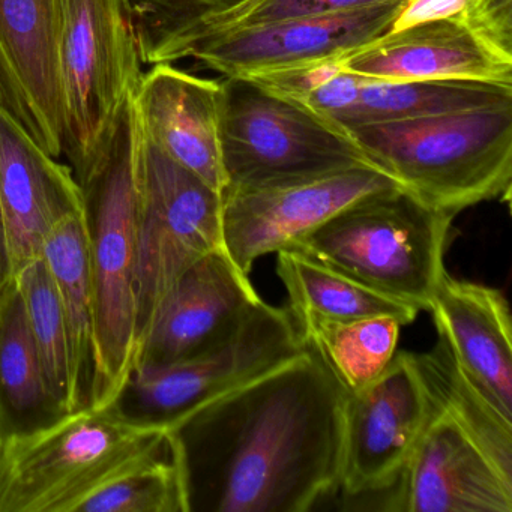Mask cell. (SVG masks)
Here are the masks:
<instances>
[{"label":"cell","instance_id":"obj_1","mask_svg":"<svg viewBox=\"0 0 512 512\" xmlns=\"http://www.w3.org/2000/svg\"><path fill=\"white\" fill-rule=\"evenodd\" d=\"M347 392L307 341L301 355L170 430L188 512H305L340 482Z\"/></svg>","mask_w":512,"mask_h":512},{"label":"cell","instance_id":"obj_2","mask_svg":"<svg viewBox=\"0 0 512 512\" xmlns=\"http://www.w3.org/2000/svg\"><path fill=\"white\" fill-rule=\"evenodd\" d=\"M346 133L374 167L440 211L457 215L511 194L512 104L355 125Z\"/></svg>","mask_w":512,"mask_h":512},{"label":"cell","instance_id":"obj_3","mask_svg":"<svg viewBox=\"0 0 512 512\" xmlns=\"http://www.w3.org/2000/svg\"><path fill=\"white\" fill-rule=\"evenodd\" d=\"M133 94L125 101L106 148L77 179L97 319L94 406H106L115 398L136 362L134 265L137 167L143 133Z\"/></svg>","mask_w":512,"mask_h":512},{"label":"cell","instance_id":"obj_4","mask_svg":"<svg viewBox=\"0 0 512 512\" xmlns=\"http://www.w3.org/2000/svg\"><path fill=\"white\" fill-rule=\"evenodd\" d=\"M454 217L403 188H392L341 209L290 250L368 289L428 310L446 272Z\"/></svg>","mask_w":512,"mask_h":512},{"label":"cell","instance_id":"obj_5","mask_svg":"<svg viewBox=\"0 0 512 512\" xmlns=\"http://www.w3.org/2000/svg\"><path fill=\"white\" fill-rule=\"evenodd\" d=\"M170 430L92 406L0 446V512H77L92 493L160 451Z\"/></svg>","mask_w":512,"mask_h":512},{"label":"cell","instance_id":"obj_6","mask_svg":"<svg viewBox=\"0 0 512 512\" xmlns=\"http://www.w3.org/2000/svg\"><path fill=\"white\" fill-rule=\"evenodd\" d=\"M64 155L82 178L142 76L130 0H58Z\"/></svg>","mask_w":512,"mask_h":512},{"label":"cell","instance_id":"obj_7","mask_svg":"<svg viewBox=\"0 0 512 512\" xmlns=\"http://www.w3.org/2000/svg\"><path fill=\"white\" fill-rule=\"evenodd\" d=\"M307 347L289 308L262 298L223 340L164 365H136L106 406L140 427L172 430L214 398L292 361Z\"/></svg>","mask_w":512,"mask_h":512},{"label":"cell","instance_id":"obj_8","mask_svg":"<svg viewBox=\"0 0 512 512\" xmlns=\"http://www.w3.org/2000/svg\"><path fill=\"white\" fill-rule=\"evenodd\" d=\"M220 140L224 191L371 164L343 128L244 77L221 80Z\"/></svg>","mask_w":512,"mask_h":512},{"label":"cell","instance_id":"obj_9","mask_svg":"<svg viewBox=\"0 0 512 512\" xmlns=\"http://www.w3.org/2000/svg\"><path fill=\"white\" fill-rule=\"evenodd\" d=\"M221 214L223 194L167 157L143 134L137 167L136 356L176 281L197 260L223 245Z\"/></svg>","mask_w":512,"mask_h":512},{"label":"cell","instance_id":"obj_10","mask_svg":"<svg viewBox=\"0 0 512 512\" xmlns=\"http://www.w3.org/2000/svg\"><path fill=\"white\" fill-rule=\"evenodd\" d=\"M379 80H470L512 86L511 0H482L445 19L389 31L341 56Z\"/></svg>","mask_w":512,"mask_h":512},{"label":"cell","instance_id":"obj_11","mask_svg":"<svg viewBox=\"0 0 512 512\" xmlns=\"http://www.w3.org/2000/svg\"><path fill=\"white\" fill-rule=\"evenodd\" d=\"M398 187L377 167L358 164L311 178L223 191L224 248L250 275L259 257L290 250L346 206Z\"/></svg>","mask_w":512,"mask_h":512},{"label":"cell","instance_id":"obj_12","mask_svg":"<svg viewBox=\"0 0 512 512\" xmlns=\"http://www.w3.org/2000/svg\"><path fill=\"white\" fill-rule=\"evenodd\" d=\"M428 416L413 353L395 352L364 388L347 394L338 488L349 497L386 493L412 454Z\"/></svg>","mask_w":512,"mask_h":512},{"label":"cell","instance_id":"obj_13","mask_svg":"<svg viewBox=\"0 0 512 512\" xmlns=\"http://www.w3.org/2000/svg\"><path fill=\"white\" fill-rule=\"evenodd\" d=\"M404 0L292 17L233 29L191 47L187 58L223 77H250L265 71L331 58L391 31Z\"/></svg>","mask_w":512,"mask_h":512},{"label":"cell","instance_id":"obj_14","mask_svg":"<svg viewBox=\"0 0 512 512\" xmlns=\"http://www.w3.org/2000/svg\"><path fill=\"white\" fill-rule=\"evenodd\" d=\"M386 491V511L512 512V478L430 401L421 436Z\"/></svg>","mask_w":512,"mask_h":512},{"label":"cell","instance_id":"obj_15","mask_svg":"<svg viewBox=\"0 0 512 512\" xmlns=\"http://www.w3.org/2000/svg\"><path fill=\"white\" fill-rule=\"evenodd\" d=\"M0 101L47 154L64 155L58 0H0Z\"/></svg>","mask_w":512,"mask_h":512},{"label":"cell","instance_id":"obj_16","mask_svg":"<svg viewBox=\"0 0 512 512\" xmlns=\"http://www.w3.org/2000/svg\"><path fill=\"white\" fill-rule=\"evenodd\" d=\"M259 299L250 277L224 245L209 251L161 302L134 367L172 364L209 349L230 334Z\"/></svg>","mask_w":512,"mask_h":512},{"label":"cell","instance_id":"obj_17","mask_svg":"<svg viewBox=\"0 0 512 512\" xmlns=\"http://www.w3.org/2000/svg\"><path fill=\"white\" fill-rule=\"evenodd\" d=\"M0 205L7 224L14 278L43 256L53 229L83 214L73 170L47 154L0 101Z\"/></svg>","mask_w":512,"mask_h":512},{"label":"cell","instance_id":"obj_18","mask_svg":"<svg viewBox=\"0 0 512 512\" xmlns=\"http://www.w3.org/2000/svg\"><path fill=\"white\" fill-rule=\"evenodd\" d=\"M143 134L167 157L223 194L221 80L194 76L175 64L151 65L133 94Z\"/></svg>","mask_w":512,"mask_h":512},{"label":"cell","instance_id":"obj_19","mask_svg":"<svg viewBox=\"0 0 512 512\" xmlns=\"http://www.w3.org/2000/svg\"><path fill=\"white\" fill-rule=\"evenodd\" d=\"M428 311L461 370L512 418L511 310L503 293L445 272Z\"/></svg>","mask_w":512,"mask_h":512},{"label":"cell","instance_id":"obj_20","mask_svg":"<svg viewBox=\"0 0 512 512\" xmlns=\"http://www.w3.org/2000/svg\"><path fill=\"white\" fill-rule=\"evenodd\" d=\"M53 392L16 280L0 295V446L70 415Z\"/></svg>","mask_w":512,"mask_h":512},{"label":"cell","instance_id":"obj_21","mask_svg":"<svg viewBox=\"0 0 512 512\" xmlns=\"http://www.w3.org/2000/svg\"><path fill=\"white\" fill-rule=\"evenodd\" d=\"M43 259L61 296L77 412L94 406L98 379L97 319L83 214L68 217L50 232Z\"/></svg>","mask_w":512,"mask_h":512},{"label":"cell","instance_id":"obj_22","mask_svg":"<svg viewBox=\"0 0 512 512\" xmlns=\"http://www.w3.org/2000/svg\"><path fill=\"white\" fill-rule=\"evenodd\" d=\"M277 272L299 329L314 322H347L389 316L409 325L419 310L382 295L296 250L278 251Z\"/></svg>","mask_w":512,"mask_h":512},{"label":"cell","instance_id":"obj_23","mask_svg":"<svg viewBox=\"0 0 512 512\" xmlns=\"http://www.w3.org/2000/svg\"><path fill=\"white\" fill-rule=\"evenodd\" d=\"M512 104V86L470 80H379L362 77L355 103L338 118L343 128L425 118Z\"/></svg>","mask_w":512,"mask_h":512},{"label":"cell","instance_id":"obj_24","mask_svg":"<svg viewBox=\"0 0 512 512\" xmlns=\"http://www.w3.org/2000/svg\"><path fill=\"white\" fill-rule=\"evenodd\" d=\"M413 359L427 400L460 424L512 478V418L461 370L442 338L428 352L413 353Z\"/></svg>","mask_w":512,"mask_h":512},{"label":"cell","instance_id":"obj_25","mask_svg":"<svg viewBox=\"0 0 512 512\" xmlns=\"http://www.w3.org/2000/svg\"><path fill=\"white\" fill-rule=\"evenodd\" d=\"M401 323L379 316L302 326V337L322 356L347 394L373 382L394 358Z\"/></svg>","mask_w":512,"mask_h":512},{"label":"cell","instance_id":"obj_26","mask_svg":"<svg viewBox=\"0 0 512 512\" xmlns=\"http://www.w3.org/2000/svg\"><path fill=\"white\" fill-rule=\"evenodd\" d=\"M77 512H188L184 470L172 433L160 451L98 488Z\"/></svg>","mask_w":512,"mask_h":512},{"label":"cell","instance_id":"obj_27","mask_svg":"<svg viewBox=\"0 0 512 512\" xmlns=\"http://www.w3.org/2000/svg\"><path fill=\"white\" fill-rule=\"evenodd\" d=\"M25 301L32 337L37 344L53 392L73 412L70 347L61 296L43 256L14 278Z\"/></svg>","mask_w":512,"mask_h":512},{"label":"cell","instance_id":"obj_28","mask_svg":"<svg viewBox=\"0 0 512 512\" xmlns=\"http://www.w3.org/2000/svg\"><path fill=\"white\" fill-rule=\"evenodd\" d=\"M142 65L176 64L199 29L245 0H130Z\"/></svg>","mask_w":512,"mask_h":512},{"label":"cell","instance_id":"obj_29","mask_svg":"<svg viewBox=\"0 0 512 512\" xmlns=\"http://www.w3.org/2000/svg\"><path fill=\"white\" fill-rule=\"evenodd\" d=\"M376 2H382V0H245L238 7L209 19L191 41L185 52V59L194 44L233 29L278 22V20L292 19V17L352 10V8L364 7Z\"/></svg>","mask_w":512,"mask_h":512},{"label":"cell","instance_id":"obj_30","mask_svg":"<svg viewBox=\"0 0 512 512\" xmlns=\"http://www.w3.org/2000/svg\"><path fill=\"white\" fill-rule=\"evenodd\" d=\"M341 56L265 71L250 77V80L271 94L301 104L316 89L343 71Z\"/></svg>","mask_w":512,"mask_h":512},{"label":"cell","instance_id":"obj_31","mask_svg":"<svg viewBox=\"0 0 512 512\" xmlns=\"http://www.w3.org/2000/svg\"><path fill=\"white\" fill-rule=\"evenodd\" d=\"M479 2L482 0H404L391 31H400L428 20L455 16Z\"/></svg>","mask_w":512,"mask_h":512},{"label":"cell","instance_id":"obj_32","mask_svg":"<svg viewBox=\"0 0 512 512\" xmlns=\"http://www.w3.org/2000/svg\"><path fill=\"white\" fill-rule=\"evenodd\" d=\"M14 281V266L11 259L10 242H8L7 224L4 211L0 205V295Z\"/></svg>","mask_w":512,"mask_h":512}]
</instances>
